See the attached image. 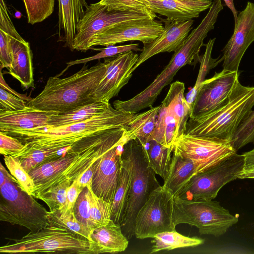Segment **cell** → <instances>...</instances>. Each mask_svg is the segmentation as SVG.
<instances>
[{
  "label": "cell",
  "instance_id": "20",
  "mask_svg": "<svg viewBox=\"0 0 254 254\" xmlns=\"http://www.w3.org/2000/svg\"><path fill=\"white\" fill-rule=\"evenodd\" d=\"M155 13L177 22L198 17L199 14L211 6V0H145Z\"/></svg>",
  "mask_w": 254,
  "mask_h": 254
},
{
  "label": "cell",
  "instance_id": "43",
  "mask_svg": "<svg viewBox=\"0 0 254 254\" xmlns=\"http://www.w3.org/2000/svg\"><path fill=\"white\" fill-rule=\"evenodd\" d=\"M24 144L18 139L0 131V153L4 156L11 155L20 151Z\"/></svg>",
  "mask_w": 254,
  "mask_h": 254
},
{
  "label": "cell",
  "instance_id": "12",
  "mask_svg": "<svg viewBox=\"0 0 254 254\" xmlns=\"http://www.w3.org/2000/svg\"><path fill=\"white\" fill-rule=\"evenodd\" d=\"M173 203V195L163 186L153 191L137 214L134 231L136 238H152L161 232L175 231Z\"/></svg>",
  "mask_w": 254,
  "mask_h": 254
},
{
  "label": "cell",
  "instance_id": "26",
  "mask_svg": "<svg viewBox=\"0 0 254 254\" xmlns=\"http://www.w3.org/2000/svg\"><path fill=\"white\" fill-rule=\"evenodd\" d=\"M160 105L137 113L126 127L125 134L128 141L137 140L142 145L150 139L155 128Z\"/></svg>",
  "mask_w": 254,
  "mask_h": 254
},
{
  "label": "cell",
  "instance_id": "42",
  "mask_svg": "<svg viewBox=\"0 0 254 254\" xmlns=\"http://www.w3.org/2000/svg\"><path fill=\"white\" fill-rule=\"evenodd\" d=\"M26 106L24 100L0 87V110L17 111Z\"/></svg>",
  "mask_w": 254,
  "mask_h": 254
},
{
  "label": "cell",
  "instance_id": "15",
  "mask_svg": "<svg viewBox=\"0 0 254 254\" xmlns=\"http://www.w3.org/2000/svg\"><path fill=\"white\" fill-rule=\"evenodd\" d=\"M240 72L223 69L215 72L211 78L201 83L193 103L192 118L210 112L226 103L239 80Z\"/></svg>",
  "mask_w": 254,
  "mask_h": 254
},
{
  "label": "cell",
  "instance_id": "25",
  "mask_svg": "<svg viewBox=\"0 0 254 254\" xmlns=\"http://www.w3.org/2000/svg\"><path fill=\"white\" fill-rule=\"evenodd\" d=\"M195 174L192 160L174 153L163 187L176 196Z\"/></svg>",
  "mask_w": 254,
  "mask_h": 254
},
{
  "label": "cell",
  "instance_id": "18",
  "mask_svg": "<svg viewBox=\"0 0 254 254\" xmlns=\"http://www.w3.org/2000/svg\"><path fill=\"white\" fill-rule=\"evenodd\" d=\"M162 19L165 23L163 31L152 42L143 45L134 71L152 57L179 49L189 35L193 23L192 19L181 22Z\"/></svg>",
  "mask_w": 254,
  "mask_h": 254
},
{
  "label": "cell",
  "instance_id": "21",
  "mask_svg": "<svg viewBox=\"0 0 254 254\" xmlns=\"http://www.w3.org/2000/svg\"><path fill=\"white\" fill-rule=\"evenodd\" d=\"M60 40L72 50L77 27L89 6L85 0H58Z\"/></svg>",
  "mask_w": 254,
  "mask_h": 254
},
{
  "label": "cell",
  "instance_id": "1",
  "mask_svg": "<svg viewBox=\"0 0 254 254\" xmlns=\"http://www.w3.org/2000/svg\"><path fill=\"white\" fill-rule=\"evenodd\" d=\"M136 115L111 106L105 112L81 122L56 127L14 131L8 134L24 143L19 152L39 150L45 153L49 161L65 156L70 146L87 137L114 128L127 127Z\"/></svg>",
  "mask_w": 254,
  "mask_h": 254
},
{
  "label": "cell",
  "instance_id": "47",
  "mask_svg": "<svg viewBox=\"0 0 254 254\" xmlns=\"http://www.w3.org/2000/svg\"><path fill=\"white\" fill-rule=\"evenodd\" d=\"M92 165L76 179L79 186L83 189L92 186L93 175Z\"/></svg>",
  "mask_w": 254,
  "mask_h": 254
},
{
  "label": "cell",
  "instance_id": "6",
  "mask_svg": "<svg viewBox=\"0 0 254 254\" xmlns=\"http://www.w3.org/2000/svg\"><path fill=\"white\" fill-rule=\"evenodd\" d=\"M12 240L13 243L0 247V253L96 254L92 241L67 229L49 224L38 231H30L21 239Z\"/></svg>",
  "mask_w": 254,
  "mask_h": 254
},
{
  "label": "cell",
  "instance_id": "48",
  "mask_svg": "<svg viewBox=\"0 0 254 254\" xmlns=\"http://www.w3.org/2000/svg\"><path fill=\"white\" fill-rule=\"evenodd\" d=\"M244 156V165L243 171H249L254 169V148L243 154Z\"/></svg>",
  "mask_w": 254,
  "mask_h": 254
},
{
  "label": "cell",
  "instance_id": "39",
  "mask_svg": "<svg viewBox=\"0 0 254 254\" xmlns=\"http://www.w3.org/2000/svg\"><path fill=\"white\" fill-rule=\"evenodd\" d=\"M99 2L109 11L154 13L145 0H101Z\"/></svg>",
  "mask_w": 254,
  "mask_h": 254
},
{
  "label": "cell",
  "instance_id": "4",
  "mask_svg": "<svg viewBox=\"0 0 254 254\" xmlns=\"http://www.w3.org/2000/svg\"><path fill=\"white\" fill-rule=\"evenodd\" d=\"M254 106V86H244L238 80L226 103L210 112L190 118L184 133L231 141Z\"/></svg>",
  "mask_w": 254,
  "mask_h": 254
},
{
  "label": "cell",
  "instance_id": "23",
  "mask_svg": "<svg viewBox=\"0 0 254 254\" xmlns=\"http://www.w3.org/2000/svg\"><path fill=\"white\" fill-rule=\"evenodd\" d=\"M91 239L96 254L122 252L126 250L128 244L121 225L112 220L107 225L95 228L91 232Z\"/></svg>",
  "mask_w": 254,
  "mask_h": 254
},
{
  "label": "cell",
  "instance_id": "9",
  "mask_svg": "<svg viewBox=\"0 0 254 254\" xmlns=\"http://www.w3.org/2000/svg\"><path fill=\"white\" fill-rule=\"evenodd\" d=\"M244 156L237 153L218 164L194 175L176 196L190 200H210L243 170ZM175 197V196H174Z\"/></svg>",
  "mask_w": 254,
  "mask_h": 254
},
{
  "label": "cell",
  "instance_id": "14",
  "mask_svg": "<svg viewBox=\"0 0 254 254\" xmlns=\"http://www.w3.org/2000/svg\"><path fill=\"white\" fill-rule=\"evenodd\" d=\"M139 55L133 51L105 59L106 69L90 98L95 101L109 102L131 78Z\"/></svg>",
  "mask_w": 254,
  "mask_h": 254
},
{
  "label": "cell",
  "instance_id": "35",
  "mask_svg": "<svg viewBox=\"0 0 254 254\" xmlns=\"http://www.w3.org/2000/svg\"><path fill=\"white\" fill-rule=\"evenodd\" d=\"M28 22L31 24L41 22L54 11L55 0H22Z\"/></svg>",
  "mask_w": 254,
  "mask_h": 254
},
{
  "label": "cell",
  "instance_id": "36",
  "mask_svg": "<svg viewBox=\"0 0 254 254\" xmlns=\"http://www.w3.org/2000/svg\"><path fill=\"white\" fill-rule=\"evenodd\" d=\"M87 188L91 194L90 216L94 229L107 225L111 220L112 203L98 197L93 191L92 186Z\"/></svg>",
  "mask_w": 254,
  "mask_h": 254
},
{
  "label": "cell",
  "instance_id": "27",
  "mask_svg": "<svg viewBox=\"0 0 254 254\" xmlns=\"http://www.w3.org/2000/svg\"><path fill=\"white\" fill-rule=\"evenodd\" d=\"M111 106L109 102L94 101L66 112L57 113L50 118L47 127H56L81 122L105 112Z\"/></svg>",
  "mask_w": 254,
  "mask_h": 254
},
{
  "label": "cell",
  "instance_id": "3",
  "mask_svg": "<svg viewBox=\"0 0 254 254\" xmlns=\"http://www.w3.org/2000/svg\"><path fill=\"white\" fill-rule=\"evenodd\" d=\"M106 64L100 61L90 67L84 64L77 72L67 77H50L43 90L28 101L26 106L59 113L66 112L93 101L90 95L102 79Z\"/></svg>",
  "mask_w": 254,
  "mask_h": 254
},
{
  "label": "cell",
  "instance_id": "2",
  "mask_svg": "<svg viewBox=\"0 0 254 254\" xmlns=\"http://www.w3.org/2000/svg\"><path fill=\"white\" fill-rule=\"evenodd\" d=\"M221 8L212 4L198 26L193 29L183 45L174 52L170 62L154 80L143 90L131 98L115 100L114 108L131 114H137L147 108H151L163 89L172 81L178 71L184 66L195 65L200 62L201 48L208 33L213 29Z\"/></svg>",
  "mask_w": 254,
  "mask_h": 254
},
{
  "label": "cell",
  "instance_id": "52",
  "mask_svg": "<svg viewBox=\"0 0 254 254\" xmlns=\"http://www.w3.org/2000/svg\"><path fill=\"white\" fill-rule=\"evenodd\" d=\"M7 171L5 169V168L3 167L1 163H0V186L4 184L5 180L6 175Z\"/></svg>",
  "mask_w": 254,
  "mask_h": 254
},
{
  "label": "cell",
  "instance_id": "50",
  "mask_svg": "<svg viewBox=\"0 0 254 254\" xmlns=\"http://www.w3.org/2000/svg\"><path fill=\"white\" fill-rule=\"evenodd\" d=\"M225 2V4L227 5L228 8L231 10L232 12L234 17V21L235 23L236 22L238 18V11L235 8L234 0H223Z\"/></svg>",
  "mask_w": 254,
  "mask_h": 254
},
{
  "label": "cell",
  "instance_id": "19",
  "mask_svg": "<svg viewBox=\"0 0 254 254\" xmlns=\"http://www.w3.org/2000/svg\"><path fill=\"white\" fill-rule=\"evenodd\" d=\"M58 112L26 106L17 111L0 110V131L8 134L17 130L48 127L51 117Z\"/></svg>",
  "mask_w": 254,
  "mask_h": 254
},
{
  "label": "cell",
  "instance_id": "29",
  "mask_svg": "<svg viewBox=\"0 0 254 254\" xmlns=\"http://www.w3.org/2000/svg\"><path fill=\"white\" fill-rule=\"evenodd\" d=\"M152 238L150 254L177 248L195 247L204 243L203 239L195 237H186L176 230L158 233Z\"/></svg>",
  "mask_w": 254,
  "mask_h": 254
},
{
  "label": "cell",
  "instance_id": "45",
  "mask_svg": "<svg viewBox=\"0 0 254 254\" xmlns=\"http://www.w3.org/2000/svg\"><path fill=\"white\" fill-rule=\"evenodd\" d=\"M0 30L9 34L12 38L19 40L24 39L15 29L4 0H0Z\"/></svg>",
  "mask_w": 254,
  "mask_h": 254
},
{
  "label": "cell",
  "instance_id": "33",
  "mask_svg": "<svg viewBox=\"0 0 254 254\" xmlns=\"http://www.w3.org/2000/svg\"><path fill=\"white\" fill-rule=\"evenodd\" d=\"M215 40V38L210 39L207 43L204 45L205 51L204 54L201 56L199 70L196 82L194 86L188 92L186 95L187 101L191 107V108L200 85L202 82L205 80V78L207 74L211 69L216 67L223 61L222 57L219 59V58L213 59L211 57L212 51Z\"/></svg>",
  "mask_w": 254,
  "mask_h": 254
},
{
  "label": "cell",
  "instance_id": "22",
  "mask_svg": "<svg viewBox=\"0 0 254 254\" xmlns=\"http://www.w3.org/2000/svg\"><path fill=\"white\" fill-rule=\"evenodd\" d=\"M11 47L12 61L8 73L20 82L23 89L34 88L32 52L29 43L12 38Z\"/></svg>",
  "mask_w": 254,
  "mask_h": 254
},
{
  "label": "cell",
  "instance_id": "46",
  "mask_svg": "<svg viewBox=\"0 0 254 254\" xmlns=\"http://www.w3.org/2000/svg\"><path fill=\"white\" fill-rule=\"evenodd\" d=\"M82 190L77 179L72 182L67 190V209H74L76 200Z\"/></svg>",
  "mask_w": 254,
  "mask_h": 254
},
{
  "label": "cell",
  "instance_id": "44",
  "mask_svg": "<svg viewBox=\"0 0 254 254\" xmlns=\"http://www.w3.org/2000/svg\"><path fill=\"white\" fill-rule=\"evenodd\" d=\"M12 37L0 30V67L9 68L12 63Z\"/></svg>",
  "mask_w": 254,
  "mask_h": 254
},
{
  "label": "cell",
  "instance_id": "11",
  "mask_svg": "<svg viewBox=\"0 0 254 254\" xmlns=\"http://www.w3.org/2000/svg\"><path fill=\"white\" fill-rule=\"evenodd\" d=\"M173 151L192 160L195 174L210 169L237 153L229 140L185 133L176 139Z\"/></svg>",
  "mask_w": 254,
  "mask_h": 254
},
{
  "label": "cell",
  "instance_id": "17",
  "mask_svg": "<svg viewBox=\"0 0 254 254\" xmlns=\"http://www.w3.org/2000/svg\"><path fill=\"white\" fill-rule=\"evenodd\" d=\"M254 41V4L247 2L238 15L233 35L222 50L223 69L238 71L246 51Z\"/></svg>",
  "mask_w": 254,
  "mask_h": 254
},
{
  "label": "cell",
  "instance_id": "16",
  "mask_svg": "<svg viewBox=\"0 0 254 254\" xmlns=\"http://www.w3.org/2000/svg\"><path fill=\"white\" fill-rule=\"evenodd\" d=\"M163 30L162 23L155 20L122 24L95 35L88 45V50L96 46L107 47L127 41H139L144 45L156 39Z\"/></svg>",
  "mask_w": 254,
  "mask_h": 254
},
{
  "label": "cell",
  "instance_id": "8",
  "mask_svg": "<svg viewBox=\"0 0 254 254\" xmlns=\"http://www.w3.org/2000/svg\"><path fill=\"white\" fill-rule=\"evenodd\" d=\"M174 224L185 223L196 227L200 234L219 237L236 224L238 218L218 202L207 200H190L174 197Z\"/></svg>",
  "mask_w": 254,
  "mask_h": 254
},
{
  "label": "cell",
  "instance_id": "32",
  "mask_svg": "<svg viewBox=\"0 0 254 254\" xmlns=\"http://www.w3.org/2000/svg\"><path fill=\"white\" fill-rule=\"evenodd\" d=\"M130 177L122 167L119 180L112 202L111 220L121 226L126 214L128 199Z\"/></svg>",
  "mask_w": 254,
  "mask_h": 254
},
{
  "label": "cell",
  "instance_id": "38",
  "mask_svg": "<svg viewBox=\"0 0 254 254\" xmlns=\"http://www.w3.org/2000/svg\"><path fill=\"white\" fill-rule=\"evenodd\" d=\"M4 161L9 172L17 180L21 188L32 195L35 190V183L20 163L11 155L4 156Z\"/></svg>",
  "mask_w": 254,
  "mask_h": 254
},
{
  "label": "cell",
  "instance_id": "24",
  "mask_svg": "<svg viewBox=\"0 0 254 254\" xmlns=\"http://www.w3.org/2000/svg\"><path fill=\"white\" fill-rule=\"evenodd\" d=\"M185 84L178 80L171 84L168 93L161 103L168 108L176 123V139L184 133L191 108L185 97Z\"/></svg>",
  "mask_w": 254,
  "mask_h": 254
},
{
  "label": "cell",
  "instance_id": "31",
  "mask_svg": "<svg viewBox=\"0 0 254 254\" xmlns=\"http://www.w3.org/2000/svg\"><path fill=\"white\" fill-rule=\"evenodd\" d=\"M48 224L67 229L91 241V231L76 218L74 209L48 211Z\"/></svg>",
  "mask_w": 254,
  "mask_h": 254
},
{
  "label": "cell",
  "instance_id": "10",
  "mask_svg": "<svg viewBox=\"0 0 254 254\" xmlns=\"http://www.w3.org/2000/svg\"><path fill=\"white\" fill-rule=\"evenodd\" d=\"M156 16L155 13L109 11L99 1L90 4L78 25L72 50H88V45L92 38L106 30L128 22L154 20Z\"/></svg>",
  "mask_w": 254,
  "mask_h": 254
},
{
  "label": "cell",
  "instance_id": "30",
  "mask_svg": "<svg viewBox=\"0 0 254 254\" xmlns=\"http://www.w3.org/2000/svg\"><path fill=\"white\" fill-rule=\"evenodd\" d=\"M156 125L151 136L166 147L173 148L175 141L176 123L171 112L162 103L160 104Z\"/></svg>",
  "mask_w": 254,
  "mask_h": 254
},
{
  "label": "cell",
  "instance_id": "7",
  "mask_svg": "<svg viewBox=\"0 0 254 254\" xmlns=\"http://www.w3.org/2000/svg\"><path fill=\"white\" fill-rule=\"evenodd\" d=\"M0 220L35 232L46 227L48 211L20 186L8 172L0 186Z\"/></svg>",
  "mask_w": 254,
  "mask_h": 254
},
{
  "label": "cell",
  "instance_id": "28",
  "mask_svg": "<svg viewBox=\"0 0 254 254\" xmlns=\"http://www.w3.org/2000/svg\"><path fill=\"white\" fill-rule=\"evenodd\" d=\"M142 147L149 165L164 180L169 169L173 148L166 147L154 139L150 140Z\"/></svg>",
  "mask_w": 254,
  "mask_h": 254
},
{
  "label": "cell",
  "instance_id": "13",
  "mask_svg": "<svg viewBox=\"0 0 254 254\" xmlns=\"http://www.w3.org/2000/svg\"><path fill=\"white\" fill-rule=\"evenodd\" d=\"M127 142L124 132L122 138L92 165L93 191L98 197L109 202L112 203L117 189L122 169V154Z\"/></svg>",
  "mask_w": 254,
  "mask_h": 254
},
{
  "label": "cell",
  "instance_id": "5",
  "mask_svg": "<svg viewBox=\"0 0 254 254\" xmlns=\"http://www.w3.org/2000/svg\"><path fill=\"white\" fill-rule=\"evenodd\" d=\"M122 167L128 173L130 184L126 214L121 226L124 234L130 239L134 235L138 212L152 192L161 186L155 177L156 173L146 160L142 145L136 139L125 145Z\"/></svg>",
  "mask_w": 254,
  "mask_h": 254
},
{
  "label": "cell",
  "instance_id": "49",
  "mask_svg": "<svg viewBox=\"0 0 254 254\" xmlns=\"http://www.w3.org/2000/svg\"><path fill=\"white\" fill-rule=\"evenodd\" d=\"M2 67H0V87L2 88L9 92L15 95V96L27 101H30L32 98L27 97L25 95L19 94L15 91L14 90L10 88L9 86L6 83L4 78H3L2 73L1 69Z\"/></svg>",
  "mask_w": 254,
  "mask_h": 254
},
{
  "label": "cell",
  "instance_id": "34",
  "mask_svg": "<svg viewBox=\"0 0 254 254\" xmlns=\"http://www.w3.org/2000/svg\"><path fill=\"white\" fill-rule=\"evenodd\" d=\"M72 182L65 180L41 194L38 199L43 201L49 208L50 211H62L67 208V190Z\"/></svg>",
  "mask_w": 254,
  "mask_h": 254
},
{
  "label": "cell",
  "instance_id": "41",
  "mask_svg": "<svg viewBox=\"0 0 254 254\" xmlns=\"http://www.w3.org/2000/svg\"><path fill=\"white\" fill-rule=\"evenodd\" d=\"M230 141L236 151L249 143L254 142V111L238 129Z\"/></svg>",
  "mask_w": 254,
  "mask_h": 254
},
{
  "label": "cell",
  "instance_id": "37",
  "mask_svg": "<svg viewBox=\"0 0 254 254\" xmlns=\"http://www.w3.org/2000/svg\"><path fill=\"white\" fill-rule=\"evenodd\" d=\"M94 50L100 51L97 54L88 58L82 59H78L74 61H71L66 63V66L60 74L56 75L59 77L62 75L70 66L77 64H86L87 62L94 60H100L102 58L113 57L118 54L127 52L130 51H141L138 43L130 44L125 45L115 46L110 45L105 48L95 49L93 47L91 48Z\"/></svg>",
  "mask_w": 254,
  "mask_h": 254
},
{
  "label": "cell",
  "instance_id": "40",
  "mask_svg": "<svg viewBox=\"0 0 254 254\" xmlns=\"http://www.w3.org/2000/svg\"><path fill=\"white\" fill-rule=\"evenodd\" d=\"M91 194L89 189L85 187L75 202L74 211L78 220L88 227L91 232L94 229L90 216Z\"/></svg>",
  "mask_w": 254,
  "mask_h": 254
},
{
  "label": "cell",
  "instance_id": "51",
  "mask_svg": "<svg viewBox=\"0 0 254 254\" xmlns=\"http://www.w3.org/2000/svg\"><path fill=\"white\" fill-rule=\"evenodd\" d=\"M238 179H254V169L249 171H242L239 175Z\"/></svg>",
  "mask_w": 254,
  "mask_h": 254
}]
</instances>
